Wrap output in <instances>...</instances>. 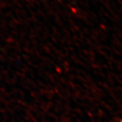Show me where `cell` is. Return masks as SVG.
Here are the masks:
<instances>
[{"instance_id": "6da1fadb", "label": "cell", "mask_w": 122, "mask_h": 122, "mask_svg": "<svg viewBox=\"0 0 122 122\" xmlns=\"http://www.w3.org/2000/svg\"></svg>"}]
</instances>
